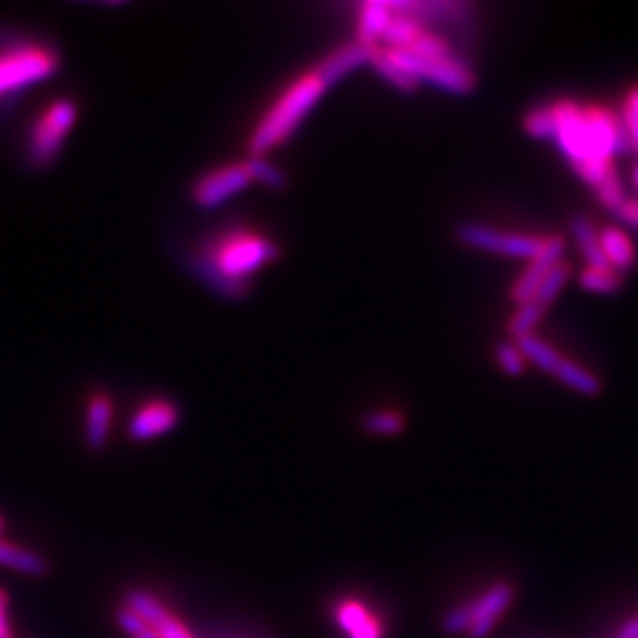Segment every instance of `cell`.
Returning a JSON list of instances; mask_svg holds the SVG:
<instances>
[{
  "label": "cell",
  "instance_id": "obj_1",
  "mask_svg": "<svg viewBox=\"0 0 638 638\" xmlns=\"http://www.w3.org/2000/svg\"><path fill=\"white\" fill-rule=\"evenodd\" d=\"M552 112L558 149L578 176L596 188L614 167L612 158L630 149L620 116L601 108L583 110L573 102L554 103Z\"/></svg>",
  "mask_w": 638,
  "mask_h": 638
},
{
  "label": "cell",
  "instance_id": "obj_2",
  "mask_svg": "<svg viewBox=\"0 0 638 638\" xmlns=\"http://www.w3.org/2000/svg\"><path fill=\"white\" fill-rule=\"evenodd\" d=\"M279 259V247L250 229H226L209 238L195 265L199 275L226 298H245L248 279Z\"/></svg>",
  "mask_w": 638,
  "mask_h": 638
},
{
  "label": "cell",
  "instance_id": "obj_3",
  "mask_svg": "<svg viewBox=\"0 0 638 638\" xmlns=\"http://www.w3.org/2000/svg\"><path fill=\"white\" fill-rule=\"evenodd\" d=\"M327 89L314 71L291 83L254 126L248 139L250 158H265L271 149L286 143Z\"/></svg>",
  "mask_w": 638,
  "mask_h": 638
},
{
  "label": "cell",
  "instance_id": "obj_4",
  "mask_svg": "<svg viewBox=\"0 0 638 638\" xmlns=\"http://www.w3.org/2000/svg\"><path fill=\"white\" fill-rule=\"evenodd\" d=\"M61 68L54 48L40 41H21L0 50V98L46 82Z\"/></svg>",
  "mask_w": 638,
  "mask_h": 638
},
{
  "label": "cell",
  "instance_id": "obj_5",
  "mask_svg": "<svg viewBox=\"0 0 638 638\" xmlns=\"http://www.w3.org/2000/svg\"><path fill=\"white\" fill-rule=\"evenodd\" d=\"M77 116H79L77 103L68 98H61L46 105L29 128V139H27L29 162L36 167H48L54 164L57 158L61 155L62 145L66 141L68 133L77 123Z\"/></svg>",
  "mask_w": 638,
  "mask_h": 638
},
{
  "label": "cell",
  "instance_id": "obj_6",
  "mask_svg": "<svg viewBox=\"0 0 638 638\" xmlns=\"http://www.w3.org/2000/svg\"><path fill=\"white\" fill-rule=\"evenodd\" d=\"M387 54L417 83H433L454 96H467L474 91L475 75L463 57H454L447 62H430L415 57L412 50H387Z\"/></svg>",
  "mask_w": 638,
  "mask_h": 638
},
{
  "label": "cell",
  "instance_id": "obj_7",
  "mask_svg": "<svg viewBox=\"0 0 638 638\" xmlns=\"http://www.w3.org/2000/svg\"><path fill=\"white\" fill-rule=\"evenodd\" d=\"M392 15H405L415 21L424 32L449 29L470 34L474 29L472 2L465 0H389Z\"/></svg>",
  "mask_w": 638,
  "mask_h": 638
},
{
  "label": "cell",
  "instance_id": "obj_8",
  "mask_svg": "<svg viewBox=\"0 0 638 638\" xmlns=\"http://www.w3.org/2000/svg\"><path fill=\"white\" fill-rule=\"evenodd\" d=\"M456 238L465 247L477 248V250L492 252L500 257L527 259V261L537 257L546 242V238L525 236V234H506L481 224H461L456 227Z\"/></svg>",
  "mask_w": 638,
  "mask_h": 638
},
{
  "label": "cell",
  "instance_id": "obj_9",
  "mask_svg": "<svg viewBox=\"0 0 638 638\" xmlns=\"http://www.w3.org/2000/svg\"><path fill=\"white\" fill-rule=\"evenodd\" d=\"M247 164H229L205 172L192 185V201L203 209L224 205L232 197L242 192L250 185Z\"/></svg>",
  "mask_w": 638,
  "mask_h": 638
},
{
  "label": "cell",
  "instance_id": "obj_10",
  "mask_svg": "<svg viewBox=\"0 0 638 638\" xmlns=\"http://www.w3.org/2000/svg\"><path fill=\"white\" fill-rule=\"evenodd\" d=\"M564 248H566L564 238H560V236L546 238L539 254L529 261V267L525 268L521 273V277L516 279L515 288H513V300L518 307L529 302L536 296V291L541 286V282L546 279V275L560 263V257L564 254Z\"/></svg>",
  "mask_w": 638,
  "mask_h": 638
},
{
  "label": "cell",
  "instance_id": "obj_11",
  "mask_svg": "<svg viewBox=\"0 0 638 638\" xmlns=\"http://www.w3.org/2000/svg\"><path fill=\"white\" fill-rule=\"evenodd\" d=\"M180 422L178 408L167 399H151L143 403L128 422V436L137 442L167 434Z\"/></svg>",
  "mask_w": 638,
  "mask_h": 638
},
{
  "label": "cell",
  "instance_id": "obj_12",
  "mask_svg": "<svg viewBox=\"0 0 638 638\" xmlns=\"http://www.w3.org/2000/svg\"><path fill=\"white\" fill-rule=\"evenodd\" d=\"M376 50H378V46L372 48V46H364L360 41H351L348 46H341L339 50L330 52L329 57L318 62L312 71L327 87H333L335 83L348 77L355 68L371 64Z\"/></svg>",
  "mask_w": 638,
  "mask_h": 638
},
{
  "label": "cell",
  "instance_id": "obj_13",
  "mask_svg": "<svg viewBox=\"0 0 638 638\" xmlns=\"http://www.w3.org/2000/svg\"><path fill=\"white\" fill-rule=\"evenodd\" d=\"M126 605L145 622H149V626L160 638H195L180 620L174 618L158 599L145 591H130L126 596Z\"/></svg>",
  "mask_w": 638,
  "mask_h": 638
},
{
  "label": "cell",
  "instance_id": "obj_14",
  "mask_svg": "<svg viewBox=\"0 0 638 638\" xmlns=\"http://www.w3.org/2000/svg\"><path fill=\"white\" fill-rule=\"evenodd\" d=\"M511 599H513V587L506 583H498L481 598L474 601V620L467 630L470 638L488 637L498 618L502 616V612L509 608Z\"/></svg>",
  "mask_w": 638,
  "mask_h": 638
},
{
  "label": "cell",
  "instance_id": "obj_15",
  "mask_svg": "<svg viewBox=\"0 0 638 638\" xmlns=\"http://www.w3.org/2000/svg\"><path fill=\"white\" fill-rule=\"evenodd\" d=\"M112 413H114V403L110 395L93 392L89 397L87 410H85V442L91 451H102L108 445Z\"/></svg>",
  "mask_w": 638,
  "mask_h": 638
},
{
  "label": "cell",
  "instance_id": "obj_16",
  "mask_svg": "<svg viewBox=\"0 0 638 638\" xmlns=\"http://www.w3.org/2000/svg\"><path fill=\"white\" fill-rule=\"evenodd\" d=\"M392 11L389 0H371L360 9L358 20V40L364 46L376 48V41L383 40V34L391 21Z\"/></svg>",
  "mask_w": 638,
  "mask_h": 638
},
{
  "label": "cell",
  "instance_id": "obj_17",
  "mask_svg": "<svg viewBox=\"0 0 638 638\" xmlns=\"http://www.w3.org/2000/svg\"><path fill=\"white\" fill-rule=\"evenodd\" d=\"M599 242H601V250L608 259V265L614 271H630L637 263V252H635V245L630 242V238L618 229V227H605L599 232Z\"/></svg>",
  "mask_w": 638,
  "mask_h": 638
},
{
  "label": "cell",
  "instance_id": "obj_18",
  "mask_svg": "<svg viewBox=\"0 0 638 638\" xmlns=\"http://www.w3.org/2000/svg\"><path fill=\"white\" fill-rule=\"evenodd\" d=\"M571 232L577 240L578 248H580V254L587 263V267L593 268H608V259L601 250V242H599V234L596 226L585 217V215H575L571 220Z\"/></svg>",
  "mask_w": 638,
  "mask_h": 638
},
{
  "label": "cell",
  "instance_id": "obj_19",
  "mask_svg": "<svg viewBox=\"0 0 638 638\" xmlns=\"http://www.w3.org/2000/svg\"><path fill=\"white\" fill-rule=\"evenodd\" d=\"M0 566L13 568L17 573L32 575V577H41L48 573V562L40 554L32 550H23L20 546L2 541V539H0Z\"/></svg>",
  "mask_w": 638,
  "mask_h": 638
},
{
  "label": "cell",
  "instance_id": "obj_20",
  "mask_svg": "<svg viewBox=\"0 0 638 638\" xmlns=\"http://www.w3.org/2000/svg\"><path fill=\"white\" fill-rule=\"evenodd\" d=\"M554 376L562 385H566L568 389L580 392L585 397H598L601 392V380L598 376L593 372L585 371L583 366H578L577 362H573L568 358H562Z\"/></svg>",
  "mask_w": 638,
  "mask_h": 638
},
{
  "label": "cell",
  "instance_id": "obj_21",
  "mask_svg": "<svg viewBox=\"0 0 638 638\" xmlns=\"http://www.w3.org/2000/svg\"><path fill=\"white\" fill-rule=\"evenodd\" d=\"M339 626L350 638H380V628L360 603H346L337 612Z\"/></svg>",
  "mask_w": 638,
  "mask_h": 638
},
{
  "label": "cell",
  "instance_id": "obj_22",
  "mask_svg": "<svg viewBox=\"0 0 638 638\" xmlns=\"http://www.w3.org/2000/svg\"><path fill=\"white\" fill-rule=\"evenodd\" d=\"M515 343L525 360L534 362L537 368H541L543 372H550V374L556 372L558 364L564 358L550 343H546L541 337H537L536 333L516 339Z\"/></svg>",
  "mask_w": 638,
  "mask_h": 638
},
{
  "label": "cell",
  "instance_id": "obj_23",
  "mask_svg": "<svg viewBox=\"0 0 638 638\" xmlns=\"http://www.w3.org/2000/svg\"><path fill=\"white\" fill-rule=\"evenodd\" d=\"M422 32L424 29L410 17L392 15L385 34H383V41L389 46V50H410L413 41L417 40V36Z\"/></svg>",
  "mask_w": 638,
  "mask_h": 638
},
{
  "label": "cell",
  "instance_id": "obj_24",
  "mask_svg": "<svg viewBox=\"0 0 638 638\" xmlns=\"http://www.w3.org/2000/svg\"><path fill=\"white\" fill-rule=\"evenodd\" d=\"M371 64L385 82L392 85L395 89L403 91V93H413L420 87V83L415 82L401 66H397L391 61V57L387 54V50H376V54H374Z\"/></svg>",
  "mask_w": 638,
  "mask_h": 638
},
{
  "label": "cell",
  "instance_id": "obj_25",
  "mask_svg": "<svg viewBox=\"0 0 638 638\" xmlns=\"http://www.w3.org/2000/svg\"><path fill=\"white\" fill-rule=\"evenodd\" d=\"M410 50L415 57L430 62H447L459 57V54H454L449 41L445 40L442 36H436L433 32H422L417 36V40L413 41Z\"/></svg>",
  "mask_w": 638,
  "mask_h": 638
},
{
  "label": "cell",
  "instance_id": "obj_26",
  "mask_svg": "<svg viewBox=\"0 0 638 638\" xmlns=\"http://www.w3.org/2000/svg\"><path fill=\"white\" fill-rule=\"evenodd\" d=\"M578 284L580 288L587 291H596V293H616L622 289V275L618 271L612 267L593 268L587 267L580 271L578 275Z\"/></svg>",
  "mask_w": 638,
  "mask_h": 638
},
{
  "label": "cell",
  "instance_id": "obj_27",
  "mask_svg": "<svg viewBox=\"0 0 638 638\" xmlns=\"http://www.w3.org/2000/svg\"><path fill=\"white\" fill-rule=\"evenodd\" d=\"M546 310H548V307H543L536 298H531L529 302L521 304L516 309L515 314H513L511 323H509L511 337L516 341V339H521L525 335H531L536 330L537 325H539V321L543 318Z\"/></svg>",
  "mask_w": 638,
  "mask_h": 638
},
{
  "label": "cell",
  "instance_id": "obj_28",
  "mask_svg": "<svg viewBox=\"0 0 638 638\" xmlns=\"http://www.w3.org/2000/svg\"><path fill=\"white\" fill-rule=\"evenodd\" d=\"M245 164L252 183L267 186L271 190H284L288 186V176L279 167L267 162V158H248Z\"/></svg>",
  "mask_w": 638,
  "mask_h": 638
},
{
  "label": "cell",
  "instance_id": "obj_29",
  "mask_svg": "<svg viewBox=\"0 0 638 638\" xmlns=\"http://www.w3.org/2000/svg\"><path fill=\"white\" fill-rule=\"evenodd\" d=\"M571 275H573V267H571L568 263L560 261L556 267L552 268V271L546 275V279L541 282V286L537 289L534 298L539 300L543 307L550 309V304L556 300L558 293H560V291L564 289V286L568 284Z\"/></svg>",
  "mask_w": 638,
  "mask_h": 638
},
{
  "label": "cell",
  "instance_id": "obj_30",
  "mask_svg": "<svg viewBox=\"0 0 638 638\" xmlns=\"http://www.w3.org/2000/svg\"><path fill=\"white\" fill-rule=\"evenodd\" d=\"M403 426L405 422L397 412H372L362 417L364 433L376 436H395L403 430Z\"/></svg>",
  "mask_w": 638,
  "mask_h": 638
},
{
  "label": "cell",
  "instance_id": "obj_31",
  "mask_svg": "<svg viewBox=\"0 0 638 638\" xmlns=\"http://www.w3.org/2000/svg\"><path fill=\"white\" fill-rule=\"evenodd\" d=\"M525 130H527L529 137H534V139H554L556 123H554L552 105L531 110V112L525 116Z\"/></svg>",
  "mask_w": 638,
  "mask_h": 638
},
{
  "label": "cell",
  "instance_id": "obj_32",
  "mask_svg": "<svg viewBox=\"0 0 638 638\" xmlns=\"http://www.w3.org/2000/svg\"><path fill=\"white\" fill-rule=\"evenodd\" d=\"M596 192H598L601 205L605 207V209H610V211H616V209L624 203V188H622V183H620L616 167H612V170L601 178V183L596 186Z\"/></svg>",
  "mask_w": 638,
  "mask_h": 638
},
{
  "label": "cell",
  "instance_id": "obj_33",
  "mask_svg": "<svg viewBox=\"0 0 638 638\" xmlns=\"http://www.w3.org/2000/svg\"><path fill=\"white\" fill-rule=\"evenodd\" d=\"M116 622L123 628L124 635L130 638H160L155 635V630L149 626V622H145L137 612H133L128 605L118 608L116 612Z\"/></svg>",
  "mask_w": 638,
  "mask_h": 638
},
{
  "label": "cell",
  "instance_id": "obj_34",
  "mask_svg": "<svg viewBox=\"0 0 638 638\" xmlns=\"http://www.w3.org/2000/svg\"><path fill=\"white\" fill-rule=\"evenodd\" d=\"M496 362L509 376H521L525 372V358L516 343H500L496 348Z\"/></svg>",
  "mask_w": 638,
  "mask_h": 638
},
{
  "label": "cell",
  "instance_id": "obj_35",
  "mask_svg": "<svg viewBox=\"0 0 638 638\" xmlns=\"http://www.w3.org/2000/svg\"><path fill=\"white\" fill-rule=\"evenodd\" d=\"M474 620V601L454 608L453 612H449L445 620H442V630L447 635H461L467 633Z\"/></svg>",
  "mask_w": 638,
  "mask_h": 638
},
{
  "label": "cell",
  "instance_id": "obj_36",
  "mask_svg": "<svg viewBox=\"0 0 638 638\" xmlns=\"http://www.w3.org/2000/svg\"><path fill=\"white\" fill-rule=\"evenodd\" d=\"M620 121H622V126H624V133H626V139H628V145H630V149H635L638 151V118L624 105V110H622V114H620Z\"/></svg>",
  "mask_w": 638,
  "mask_h": 638
},
{
  "label": "cell",
  "instance_id": "obj_37",
  "mask_svg": "<svg viewBox=\"0 0 638 638\" xmlns=\"http://www.w3.org/2000/svg\"><path fill=\"white\" fill-rule=\"evenodd\" d=\"M614 215L633 229H638V199H624V203L614 211Z\"/></svg>",
  "mask_w": 638,
  "mask_h": 638
},
{
  "label": "cell",
  "instance_id": "obj_38",
  "mask_svg": "<svg viewBox=\"0 0 638 638\" xmlns=\"http://www.w3.org/2000/svg\"><path fill=\"white\" fill-rule=\"evenodd\" d=\"M9 605V598L4 591H0V638H11L9 635V624H7V616H4V610Z\"/></svg>",
  "mask_w": 638,
  "mask_h": 638
},
{
  "label": "cell",
  "instance_id": "obj_39",
  "mask_svg": "<svg viewBox=\"0 0 638 638\" xmlns=\"http://www.w3.org/2000/svg\"><path fill=\"white\" fill-rule=\"evenodd\" d=\"M616 638H638V618L628 620Z\"/></svg>",
  "mask_w": 638,
  "mask_h": 638
},
{
  "label": "cell",
  "instance_id": "obj_40",
  "mask_svg": "<svg viewBox=\"0 0 638 638\" xmlns=\"http://www.w3.org/2000/svg\"><path fill=\"white\" fill-rule=\"evenodd\" d=\"M626 108L635 114L638 118V87H635L630 93H628V98H626Z\"/></svg>",
  "mask_w": 638,
  "mask_h": 638
},
{
  "label": "cell",
  "instance_id": "obj_41",
  "mask_svg": "<svg viewBox=\"0 0 638 638\" xmlns=\"http://www.w3.org/2000/svg\"><path fill=\"white\" fill-rule=\"evenodd\" d=\"M2 531H4V518L0 515V534H2Z\"/></svg>",
  "mask_w": 638,
  "mask_h": 638
},
{
  "label": "cell",
  "instance_id": "obj_42",
  "mask_svg": "<svg viewBox=\"0 0 638 638\" xmlns=\"http://www.w3.org/2000/svg\"><path fill=\"white\" fill-rule=\"evenodd\" d=\"M635 185H637L638 188V165L635 167Z\"/></svg>",
  "mask_w": 638,
  "mask_h": 638
}]
</instances>
